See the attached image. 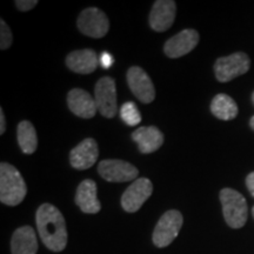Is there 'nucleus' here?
<instances>
[{
  "label": "nucleus",
  "instance_id": "nucleus-1",
  "mask_svg": "<svg viewBox=\"0 0 254 254\" xmlns=\"http://www.w3.org/2000/svg\"><path fill=\"white\" fill-rule=\"evenodd\" d=\"M37 228L44 245L53 252H62L67 245V227L56 206L43 204L36 214Z\"/></svg>",
  "mask_w": 254,
  "mask_h": 254
},
{
  "label": "nucleus",
  "instance_id": "nucleus-2",
  "mask_svg": "<svg viewBox=\"0 0 254 254\" xmlns=\"http://www.w3.org/2000/svg\"><path fill=\"white\" fill-rule=\"evenodd\" d=\"M27 189L24 178L12 165H0V200L7 206H17L26 196Z\"/></svg>",
  "mask_w": 254,
  "mask_h": 254
},
{
  "label": "nucleus",
  "instance_id": "nucleus-3",
  "mask_svg": "<svg viewBox=\"0 0 254 254\" xmlns=\"http://www.w3.org/2000/svg\"><path fill=\"white\" fill-rule=\"evenodd\" d=\"M222 213L227 225L232 228H241L247 221L249 207L246 199L236 190L224 189L220 190Z\"/></svg>",
  "mask_w": 254,
  "mask_h": 254
},
{
  "label": "nucleus",
  "instance_id": "nucleus-4",
  "mask_svg": "<svg viewBox=\"0 0 254 254\" xmlns=\"http://www.w3.org/2000/svg\"><path fill=\"white\" fill-rule=\"evenodd\" d=\"M183 215L177 209L165 212L159 219L153 232V244L157 247H166L173 243L183 226Z\"/></svg>",
  "mask_w": 254,
  "mask_h": 254
},
{
  "label": "nucleus",
  "instance_id": "nucleus-5",
  "mask_svg": "<svg viewBox=\"0 0 254 254\" xmlns=\"http://www.w3.org/2000/svg\"><path fill=\"white\" fill-rule=\"evenodd\" d=\"M251 66L249 56L244 52H236L228 57L219 58L214 64L215 77L220 82H227L233 80L247 73Z\"/></svg>",
  "mask_w": 254,
  "mask_h": 254
},
{
  "label": "nucleus",
  "instance_id": "nucleus-6",
  "mask_svg": "<svg viewBox=\"0 0 254 254\" xmlns=\"http://www.w3.org/2000/svg\"><path fill=\"white\" fill-rule=\"evenodd\" d=\"M94 99L101 116L109 119L117 116V90L113 78L103 77L98 80L94 88Z\"/></svg>",
  "mask_w": 254,
  "mask_h": 254
},
{
  "label": "nucleus",
  "instance_id": "nucleus-7",
  "mask_svg": "<svg viewBox=\"0 0 254 254\" xmlns=\"http://www.w3.org/2000/svg\"><path fill=\"white\" fill-rule=\"evenodd\" d=\"M77 24L82 34L95 39L105 37L110 30V23L106 14L97 7L84 9L79 15Z\"/></svg>",
  "mask_w": 254,
  "mask_h": 254
},
{
  "label": "nucleus",
  "instance_id": "nucleus-8",
  "mask_svg": "<svg viewBox=\"0 0 254 254\" xmlns=\"http://www.w3.org/2000/svg\"><path fill=\"white\" fill-rule=\"evenodd\" d=\"M98 172L103 179L111 183H125L136 180L138 168L119 159H106L98 165Z\"/></svg>",
  "mask_w": 254,
  "mask_h": 254
},
{
  "label": "nucleus",
  "instance_id": "nucleus-9",
  "mask_svg": "<svg viewBox=\"0 0 254 254\" xmlns=\"http://www.w3.org/2000/svg\"><path fill=\"white\" fill-rule=\"evenodd\" d=\"M153 192V185L147 178H138L131 184L122 196V206L128 213L139 211L146 200L150 198Z\"/></svg>",
  "mask_w": 254,
  "mask_h": 254
},
{
  "label": "nucleus",
  "instance_id": "nucleus-10",
  "mask_svg": "<svg viewBox=\"0 0 254 254\" xmlns=\"http://www.w3.org/2000/svg\"><path fill=\"white\" fill-rule=\"evenodd\" d=\"M127 84L132 93L141 103L150 104L155 98V88L150 75L139 66H133L127 71Z\"/></svg>",
  "mask_w": 254,
  "mask_h": 254
},
{
  "label": "nucleus",
  "instance_id": "nucleus-11",
  "mask_svg": "<svg viewBox=\"0 0 254 254\" xmlns=\"http://www.w3.org/2000/svg\"><path fill=\"white\" fill-rule=\"evenodd\" d=\"M199 43V33L195 30H184L165 44V55L170 58H180L189 55Z\"/></svg>",
  "mask_w": 254,
  "mask_h": 254
},
{
  "label": "nucleus",
  "instance_id": "nucleus-12",
  "mask_svg": "<svg viewBox=\"0 0 254 254\" xmlns=\"http://www.w3.org/2000/svg\"><path fill=\"white\" fill-rule=\"evenodd\" d=\"M99 157V147L92 138L82 140L69 153V161L75 170H87L97 163Z\"/></svg>",
  "mask_w": 254,
  "mask_h": 254
},
{
  "label": "nucleus",
  "instance_id": "nucleus-13",
  "mask_svg": "<svg viewBox=\"0 0 254 254\" xmlns=\"http://www.w3.org/2000/svg\"><path fill=\"white\" fill-rule=\"evenodd\" d=\"M177 6L172 0H158L150 13V25L155 32H165L172 26L176 19Z\"/></svg>",
  "mask_w": 254,
  "mask_h": 254
},
{
  "label": "nucleus",
  "instance_id": "nucleus-14",
  "mask_svg": "<svg viewBox=\"0 0 254 254\" xmlns=\"http://www.w3.org/2000/svg\"><path fill=\"white\" fill-rule=\"evenodd\" d=\"M67 104L72 113L84 119L93 118L98 111L94 98L81 88H73L68 92Z\"/></svg>",
  "mask_w": 254,
  "mask_h": 254
},
{
  "label": "nucleus",
  "instance_id": "nucleus-15",
  "mask_svg": "<svg viewBox=\"0 0 254 254\" xmlns=\"http://www.w3.org/2000/svg\"><path fill=\"white\" fill-rule=\"evenodd\" d=\"M132 139L138 144L139 151L150 154L158 151L164 144V134L154 126H144L132 133Z\"/></svg>",
  "mask_w": 254,
  "mask_h": 254
},
{
  "label": "nucleus",
  "instance_id": "nucleus-16",
  "mask_svg": "<svg viewBox=\"0 0 254 254\" xmlns=\"http://www.w3.org/2000/svg\"><path fill=\"white\" fill-rule=\"evenodd\" d=\"M66 65L71 71L80 74H90L97 69L99 58L93 50L73 51L66 58Z\"/></svg>",
  "mask_w": 254,
  "mask_h": 254
},
{
  "label": "nucleus",
  "instance_id": "nucleus-17",
  "mask_svg": "<svg viewBox=\"0 0 254 254\" xmlns=\"http://www.w3.org/2000/svg\"><path fill=\"white\" fill-rule=\"evenodd\" d=\"M75 204L84 213L95 214L101 209L100 201L97 198V184L86 179L79 184L75 193Z\"/></svg>",
  "mask_w": 254,
  "mask_h": 254
},
{
  "label": "nucleus",
  "instance_id": "nucleus-18",
  "mask_svg": "<svg viewBox=\"0 0 254 254\" xmlns=\"http://www.w3.org/2000/svg\"><path fill=\"white\" fill-rule=\"evenodd\" d=\"M12 254H37L38 240L36 232L31 226L19 227L11 240Z\"/></svg>",
  "mask_w": 254,
  "mask_h": 254
},
{
  "label": "nucleus",
  "instance_id": "nucleus-19",
  "mask_svg": "<svg viewBox=\"0 0 254 254\" xmlns=\"http://www.w3.org/2000/svg\"><path fill=\"white\" fill-rule=\"evenodd\" d=\"M211 111L220 120H232L238 116V105L230 95L220 93L211 103Z\"/></svg>",
  "mask_w": 254,
  "mask_h": 254
},
{
  "label": "nucleus",
  "instance_id": "nucleus-20",
  "mask_svg": "<svg viewBox=\"0 0 254 254\" xmlns=\"http://www.w3.org/2000/svg\"><path fill=\"white\" fill-rule=\"evenodd\" d=\"M18 144L25 154L34 153L38 147V136L32 123L24 120L19 123L17 128Z\"/></svg>",
  "mask_w": 254,
  "mask_h": 254
},
{
  "label": "nucleus",
  "instance_id": "nucleus-21",
  "mask_svg": "<svg viewBox=\"0 0 254 254\" xmlns=\"http://www.w3.org/2000/svg\"><path fill=\"white\" fill-rule=\"evenodd\" d=\"M120 116L128 126H136L141 122V114L139 112L136 105L132 101L123 105L122 109H120Z\"/></svg>",
  "mask_w": 254,
  "mask_h": 254
},
{
  "label": "nucleus",
  "instance_id": "nucleus-22",
  "mask_svg": "<svg viewBox=\"0 0 254 254\" xmlns=\"http://www.w3.org/2000/svg\"><path fill=\"white\" fill-rule=\"evenodd\" d=\"M0 24H1L0 25V49L7 50L11 46L13 37H12V32L7 26V24L2 19L0 21Z\"/></svg>",
  "mask_w": 254,
  "mask_h": 254
},
{
  "label": "nucleus",
  "instance_id": "nucleus-23",
  "mask_svg": "<svg viewBox=\"0 0 254 254\" xmlns=\"http://www.w3.org/2000/svg\"><path fill=\"white\" fill-rule=\"evenodd\" d=\"M14 4L20 11H30V9L36 7L38 1L37 0H17Z\"/></svg>",
  "mask_w": 254,
  "mask_h": 254
},
{
  "label": "nucleus",
  "instance_id": "nucleus-24",
  "mask_svg": "<svg viewBox=\"0 0 254 254\" xmlns=\"http://www.w3.org/2000/svg\"><path fill=\"white\" fill-rule=\"evenodd\" d=\"M99 63L104 68H110L113 64V57L111 56L109 52H104L103 55L100 56Z\"/></svg>",
  "mask_w": 254,
  "mask_h": 254
},
{
  "label": "nucleus",
  "instance_id": "nucleus-25",
  "mask_svg": "<svg viewBox=\"0 0 254 254\" xmlns=\"http://www.w3.org/2000/svg\"><path fill=\"white\" fill-rule=\"evenodd\" d=\"M246 185H247V189H249L251 194L254 196V172L250 173L249 176H247Z\"/></svg>",
  "mask_w": 254,
  "mask_h": 254
},
{
  "label": "nucleus",
  "instance_id": "nucleus-26",
  "mask_svg": "<svg viewBox=\"0 0 254 254\" xmlns=\"http://www.w3.org/2000/svg\"><path fill=\"white\" fill-rule=\"evenodd\" d=\"M6 129V120H5V114L2 109L0 110V134H4Z\"/></svg>",
  "mask_w": 254,
  "mask_h": 254
},
{
  "label": "nucleus",
  "instance_id": "nucleus-27",
  "mask_svg": "<svg viewBox=\"0 0 254 254\" xmlns=\"http://www.w3.org/2000/svg\"><path fill=\"white\" fill-rule=\"evenodd\" d=\"M250 125H251V127H252V129L254 131V116H253V118L251 119V122H250Z\"/></svg>",
  "mask_w": 254,
  "mask_h": 254
},
{
  "label": "nucleus",
  "instance_id": "nucleus-28",
  "mask_svg": "<svg viewBox=\"0 0 254 254\" xmlns=\"http://www.w3.org/2000/svg\"><path fill=\"white\" fill-rule=\"evenodd\" d=\"M252 101H253V104H254V92H253V94H252Z\"/></svg>",
  "mask_w": 254,
  "mask_h": 254
},
{
  "label": "nucleus",
  "instance_id": "nucleus-29",
  "mask_svg": "<svg viewBox=\"0 0 254 254\" xmlns=\"http://www.w3.org/2000/svg\"><path fill=\"white\" fill-rule=\"evenodd\" d=\"M252 214H253V217H254V207L252 208Z\"/></svg>",
  "mask_w": 254,
  "mask_h": 254
}]
</instances>
